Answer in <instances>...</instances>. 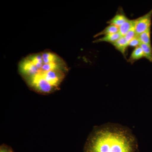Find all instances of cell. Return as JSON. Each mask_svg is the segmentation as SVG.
<instances>
[{"instance_id": "1", "label": "cell", "mask_w": 152, "mask_h": 152, "mask_svg": "<svg viewBox=\"0 0 152 152\" xmlns=\"http://www.w3.org/2000/svg\"><path fill=\"white\" fill-rule=\"evenodd\" d=\"M138 145L132 131L118 124L98 127L88 140L84 152H138Z\"/></svg>"}, {"instance_id": "2", "label": "cell", "mask_w": 152, "mask_h": 152, "mask_svg": "<svg viewBox=\"0 0 152 152\" xmlns=\"http://www.w3.org/2000/svg\"><path fill=\"white\" fill-rule=\"evenodd\" d=\"M152 15V10L146 15L136 19L134 28L137 36H138L151 28Z\"/></svg>"}, {"instance_id": "3", "label": "cell", "mask_w": 152, "mask_h": 152, "mask_svg": "<svg viewBox=\"0 0 152 152\" xmlns=\"http://www.w3.org/2000/svg\"><path fill=\"white\" fill-rule=\"evenodd\" d=\"M31 83L37 89L43 93L50 92L53 87L44 78L41 73L31 77Z\"/></svg>"}, {"instance_id": "4", "label": "cell", "mask_w": 152, "mask_h": 152, "mask_svg": "<svg viewBox=\"0 0 152 152\" xmlns=\"http://www.w3.org/2000/svg\"><path fill=\"white\" fill-rule=\"evenodd\" d=\"M40 73L43 76L44 78L53 87L56 86L58 84L61 79V76H62L58 69Z\"/></svg>"}, {"instance_id": "5", "label": "cell", "mask_w": 152, "mask_h": 152, "mask_svg": "<svg viewBox=\"0 0 152 152\" xmlns=\"http://www.w3.org/2000/svg\"><path fill=\"white\" fill-rule=\"evenodd\" d=\"M22 69L31 77L40 73V71L29 59L26 60L22 65Z\"/></svg>"}, {"instance_id": "6", "label": "cell", "mask_w": 152, "mask_h": 152, "mask_svg": "<svg viewBox=\"0 0 152 152\" xmlns=\"http://www.w3.org/2000/svg\"><path fill=\"white\" fill-rule=\"evenodd\" d=\"M116 50L124 55L126 49L129 46V42L124 37H122L119 39L112 44Z\"/></svg>"}, {"instance_id": "7", "label": "cell", "mask_w": 152, "mask_h": 152, "mask_svg": "<svg viewBox=\"0 0 152 152\" xmlns=\"http://www.w3.org/2000/svg\"><path fill=\"white\" fill-rule=\"evenodd\" d=\"M135 20H131L128 19L121 26L119 27V32L124 37L131 29L134 27Z\"/></svg>"}, {"instance_id": "8", "label": "cell", "mask_w": 152, "mask_h": 152, "mask_svg": "<svg viewBox=\"0 0 152 152\" xmlns=\"http://www.w3.org/2000/svg\"><path fill=\"white\" fill-rule=\"evenodd\" d=\"M123 37L119 32L116 34H110L106 35L102 38L98 39L94 41L95 42H106L113 43L114 42L118 40L120 38Z\"/></svg>"}, {"instance_id": "9", "label": "cell", "mask_w": 152, "mask_h": 152, "mask_svg": "<svg viewBox=\"0 0 152 152\" xmlns=\"http://www.w3.org/2000/svg\"><path fill=\"white\" fill-rule=\"evenodd\" d=\"M128 19L124 14H118L116 15L107 22L110 25H114L116 26L119 27Z\"/></svg>"}, {"instance_id": "10", "label": "cell", "mask_w": 152, "mask_h": 152, "mask_svg": "<svg viewBox=\"0 0 152 152\" xmlns=\"http://www.w3.org/2000/svg\"><path fill=\"white\" fill-rule=\"evenodd\" d=\"M144 57L143 52L140 47L136 48L131 54L130 57L129 59V61L130 63H134L140 59Z\"/></svg>"}, {"instance_id": "11", "label": "cell", "mask_w": 152, "mask_h": 152, "mask_svg": "<svg viewBox=\"0 0 152 152\" xmlns=\"http://www.w3.org/2000/svg\"><path fill=\"white\" fill-rule=\"evenodd\" d=\"M119 32V27L113 25H110L105 28L102 31L96 35L95 37L102 35H106L110 34H116Z\"/></svg>"}, {"instance_id": "12", "label": "cell", "mask_w": 152, "mask_h": 152, "mask_svg": "<svg viewBox=\"0 0 152 152\" xmlns=\"http://www.w3.org/2000/svg\"><path fill=\"white\" fill-rule=\"evenodd\" d=\"M151 28H150L144 32L139 35L138 37L142 44L151 45Z\"/></svg>"}, {"instance_id": "13", "label": "cell", "mask_w": 152, "mask_h": 152, "mask_svg": "<svg viewBox=\"0 0 152 152\" xmlns=\"http://www.w3.org/2000/svg\"><path fill=\"white\" fill-rule=\"evenodd\" d=\"M140 47L141 48L144 53V57L150 61L152 62V48L151 45L141 44Z\"/></svg>"}, {"instance_id": "14", "label": "cell", "mask_w": 152, "mask_h": 152, "mask_svg": "<svg viewBox=\"0 0 152 152\" xmlns=\"http://www.w3.org/2000/svg\"><path fill=\"white\" fill-rule=\"evenodd\" d=\"M42 55L44 64L55 62L56 61L57 57L56 55L51 53L46 52L43 53Z\"/></svg>"}, {"instance_id": "15", "label": "cell", "mask_w": 152, "mask_h": 152, "mask_svg": "<svg viewBox=\"0 0 152 152\" xmlns=\"http://www.w3.org/2000/svg\"><path fill=\"white\" fill-rule=\"evenodd\" d=\"M58 65L56 62L49 64H44L41 68L40 72H45L53 70L58 69Z\"/></svg>"}, {"instance_id": "16", "label": "cell", "mask_w": 152, "mask_h": 152, "mask_svg": "<svg viewBox=\"0 0 152 152\" xmlns=\"http://www.w3.org/2000/svg\"><path fill=\"white\" fill-rule=\"evenodd\" d=\"M137 34H136L135 30L134 27H133L126 34L124 37L126 39L127 41L129 42L131 40L134 39L136 37H137Z\"/></svg>"}, {"instance_id": "17", "label": "cell", "mask_w": 152, "mask_h": 152, "mask_svg": "<svg viewBox=\"0 0 152 152\" xmlns=\"http://www.w3.org/2000/svg\"><path fill=\"white\" fill-rule=\"evenodd\" d=\"M141 44V42L139 39L138 37L137 36L129 42V46L137 48V47L140 46Z\"/></svg>"}, {"instance_id": "18", "label": "cell", "mask_w": 152, "mask_h": 152, "mask_svg": "<svg viewBox=\"0 0 152 152\" xmlns=\"http://www.w3.org/2000/svg\"><path fill=\"white\" fill-rule=\"evenodd\" d=\"M1 152H5L3 151H1Z\"/></svg>"}]
</instances>
